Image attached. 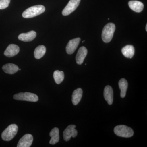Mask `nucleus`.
<instances>
[{
	"mask_svg": "<svg viewBox=\"0 0 147 147\" xmlns=\"http://www.w3.org/2000/svg\"><path fill=\"white\" fill-rule=\"evenodd\" d=\"M44 6L36 5L31 7L23 12L22 16L25 18H31L40 15L45 11Z\"/></svg>",
	"mask_w": 147,
	"mask_h": 147,
	"instance_id": "f257e3e1",
	"label": "nucleus"
},
{
	"mask_svg": "<svg viewBox=\"0 0 147 147\" xmlns=\"http://www.w3.org/2000/svg\"><path fill=\"white\" fill-rule=\"evenodd\" d=\"M115 28V25L113 23L106 24L104 27L102 31V38L105 43H108L112 40Z\"/></svg>",
	"mask_w": 147,
	"mask_h": 147,
	"instance_id": "f03ea898",
	"label": "nucleus"
},
{
	"mask_svg": "<svg viewBox=\"0 0 147 147\" xmlns=\"http://www.w3.org/2000/svg\"><path fill=\"white\" fill-rule=\"evenodd\" d=\"M18 130V126L16 124L10 125L2 133V138L4 141H10L16 136Z\"/></svg>",
	"mask_w": 147,
	"mask_h": 147,
	"instance_id": "7ed1b4c3",
	"label": "nucleus"
},
{
	"mask_svg": "<svg viewBox=\"0 0 147 147\" xmlns=\"http://www.w3.org/2000/svg\"><path fill=\"white\" fill-rule=\"evenodd\" d=\"M114 132L119 137L129 138L134 134V131L130 127L124 125L116 126L114 129Z\"/></svg>",
	"mask_w": 147,
	"mask_h": 147,
	"instance_id": "20e7f679",
	"label": "nucleus"
},
{
	"mask_svg": "<svg viewBox=\"0 0 147 147\" xmlns=\"http://www.w3.org/2000/svg\"><path fill=\"white\" fill-rule=\"evenodd\" d=\"M13 98L18 100L36 102L38 101V96L35 94L30 92H21L16 94L13 96Z\"/></svg>",
	"mask_w": 147,
	"mask_h": 147,
	"instance_id": "39448f33",
	"label": "nucleus"
},
{
	"mask_svg": "<svg viewBox=\"0 0 147 147\" xmlns=\"http://www.w3.org/2000/svg\"><path fill=\"white\" fill-rule=\"evenodd\" d=\"M81 0H70L62 11L63 16H67L76 10L79 6Z\"/></svg>",
	"mask_w": 147,
	"mask_h": 147,
	"instance_id": "423d86ee",
	"label": "nucleus"
},
{
	"mask_svg": "<svg viewBox=\"0 0 147 147\" xmlns=\"http://www.w3.org/2000/svg\"><path fill=\"white\" fill-rule=\"evenodd\" d=\"M76 125H69L63 131V139L66 142L69 141L71 137L74 138L77 135V130L75 129Z\"/></svg>",
	"mask_w": 147,
	"mask_h": 147,
	"instance_id": "0eeeda50",
	"label": "nucleus"
},
{
	"mask_svg": "<svg viewBox=\"0 0 147 147\" xmlns=\"http://www.w3.org/2000/svg\"><path fill=\"white\" fill-rule=\"evenodd\" d=\"M33 141V137L31 134H25L19 140L17 147H30Z\"/></svg>",
	"mask_w": 147,
	"mask_h": 147,
	"instance_id": "6e6552de",
	"label": "nucleus"
},
{
	"mask_svg": "<svg viewBox=\"0 0 147 147\" xmlns=\"http://www.w3.org/2000/svg\"><path fill=\"white\" fill-rule=\"evenodd\" d=\"M81 41V38H79L71 40L67 43L66 47L67 53L69 55L73 54L77 49L78 45Z\"/></svg>",
	"mask_w": 147,
	"mask_h": 147,
	"instance_id": "1a4fd4ad",
	"label": "nucleus"
},
{
	"mask_svg": "<svg viewBox=\"0 0 147 147\" xmlns=\"http://www.w3.org/2000/svg\"><path fill=\"white\" fill-rule=\"evenodd\" d=\"M20 51V49L18 45L11 44L9 45L5 51L4 55L8 57H11L16 56Z\"/></svg>",
	"mask_w": 147,
	"mask_h": 147,
	"instance_id": "9d476101",
	"label": "nucleus"
},
{
	"mask_svg": "<svg viewBox=\"0 0 147 147\" xmlns=\"http://www.w3.org/2000/svg\"><path fill=\"white\" fill-rule=\"evenodd\" d=\"M87 54H88V50L86 47L82 46L80 47L76 55V63L79 65L82 64L84 62L85 58L86 57Z\"/></svg>",
	"mask_w": 147,
	"mask_h": 147,
	"instance_id": "9b49d317",
	"label": "nucleus"
},
{
	"mask_svg": "<svg viewBox=\"0 0 147 147\" xmlns=\"http://www.w3.org/2000/svg\"><path fill=\"white\" fill-rule=\"evenodd\" d=\"M36 36V33L34 31H31L26 33L21 34L18 36V39L24 42H30L33 40Z\"/></svg>",
	"mask_w": 147,
	"mask_h": 147,
	"instance_id": "f8f14e48",
	"label": "nucleus"
},
{
	"mask_svg": "<svg viewBox=\"0 0 147 147\" xmlns=\"http://www.w3.org/2000/svg\"><path fill=\"white\" fill-rule=\"evenodd\" d=\"M104 97L109 105H112L113 102V91L110 86L105 87L104 90Z\"/></svg>",
	"mask_w": 147,
	"mask_h": 147,
	"instance_id": "ddd939ff",
	"label": "nucleus"
},
{
	"mask_svg": "<svg viewBox=\"0 0 147 147\" xmlns=\"http://www.w3.org/2000/svg\"><path fill=\"white\" fill-rule=\"evenodd\" d=\"M128 5L131 10L138 13L142 12L144 9V5L143 3L138 1H129Z\"/></svg>",
	"mask_w": 147,
	"mask_h": 147,
	"instance_id": "4468645a",
	"label": "nucleus"
},
{
	"mask_svg": "<svg viewBox=\"0 0 147 147\" xmlns=\"http://www.w3.org/2000/svg\"><path fill=\"white\" fill-rule=\"evenodd\" d=\"M82 96L83 90L81 88H79L73 92L71 100L74 105H77L79 103L82 99Z\"/></svg>",
	"mask_w": 147,
	"mask_h": 147,
	"instance_id": "2eb2a0df",
	"label": "nucleus"
},
{
	"mask_svg": "<svg viewBox=\"0 0 147 147\" xmlns=\"http://www.w3.org/2000/svg\"><path fill=\"white\" fill-rule=\"evenodd\" d=\"M3 70L6 73L13 74L19 70L18 66L13 63H8L2 67Z\"/></svg>",
	"mask_w": 147,
	"mask_h": 147,
	"instance_id": "dca6fc26",
	"label": "nucleus"
},
{
	"mask_svg": "<svg viewBox=\"0 0 147 147\" xmlns=\"http://www.w3.org/2000/svg\"><path fill=\"white\" fill-rule=\"evenodd\" d=\"M50 144L55 145L59 141V129L57 127H55L53 129L50 133Z\"/></svg>",
	"mask_w": 147,
	"mask_h": 147,
	"instance_id": "f3484780",
	"label": "nucleus"
},
{
	"mask_svg": "<svg viewBox=\"0 0 147 147\" xmlns=\"http://www.w3.org/2000/svg\"><path fill=\"white\" fill-rule=\"evenodd\" d=\"M121 51L125 57L131 59L134 56L135 50L132 45H127L122 49Z\"/></svg>",
	"mask_w": 147,
	"mask_h": 147,
	"instance_id": "a211bd4d",
	"label": "nucleus"
},
{
	"mask_svg": "<svg viewBox=\"0 0 147 147\" xmlns=\"http://www.w3.org/2000/svg\"><path fill=\"white\" fill-rule=\"evenodd\" d=\"M119 88L121 90V97L124 98L126 95L127 90L128 88V83L125 79H121L119 82Z\"/></svg>",
	"mask_w": 147,
	"mask_h": 147,
	"instance_id": "6ab92c4d",
	"label": "nucleus"
},
{
	"mask_svg": "<svg viewBox=\"0 0 147 147\" xmlns=\"http://www.w3.org/2000/svg\"><path fill=\"white\" fill-rule=\"evenodd\" d=\"M46 47L44 45H41L38 46L36 48L34 52L35 58L39 59L43 57L46 53Z\"/></svg>",
	"mask_w": 147,
	"mask_h": 147,
	"instance_id": "aec40b11",
	"label": "nucleus"
},
{
	"mask_svg": "<svg viewBox=\"0 0 147 147\" xmlns=\"http://www.w3.org/2000/svg\"><path fill=\"white\" fill-rule=\"evenodd\" d=\"M53 77L56 84H59L63 81L64 79V74L63 71L56 70L54 72Z\"/></svg>",
	"mask_w": 147,
	"mask_h": 147,
	"instance_id": "412c9836",
	"label": "nucleus"
},
{
	"mask_svg": "<svg viewBox=\"0 0 147 147\" xmlns=\"http://www.w3.org/2000/svg\"><path fill=\"white\" fill-rule=\"evenodd\" d=\"M10 0H0V9H3L8 7Z\"/></svg>",
	"mask_w": 147,
	"mask_h": 147,
	"instance_id": "4be33fe9",
	"label": "nucleus"
},
{
	"mask_svg": "<svg viewBox=\"0 0 147 147\" xmlns=\"http://www.w3.org/2000/svg\"><path fill=\"white\" fill-rule=\"evenodd\" d=\"M146 31H147V24L146 25Z\"/></svg>",
	"mask_w": 147,
	"mask_h": 147,
	"instance_id": "5701e85b",
	"label": "nucleus"
},
{
	"mask_svg": "<svg viewBox=\"0 0 147 147\" xmlns=\"http://www.w3.org/2000/svg\"><path fill=\"white\" fill-rule=\"evenodd\" d=\"M21 69H19V70H21Z\"/></svg>",
	"mask_w": 147,
	"mask_h": 147,
	"instance_id": "b1692460",
	"label": "nucleus"
}]
</instances>
